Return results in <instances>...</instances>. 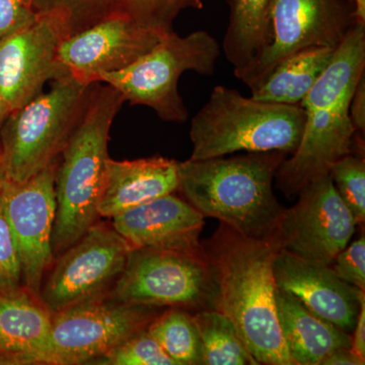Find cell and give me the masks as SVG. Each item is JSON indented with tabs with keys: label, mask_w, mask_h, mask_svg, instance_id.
I'll list each match as a JSON object with an SVG mask.
<instances>
[{
	"label": "cell",
	"mask_w": 365,
	"mask_h": 365,
	"mask_svg": "<svg viewBox=\"0 0 365 365\" xmlns=\"http://www.w3.org/2000/svg\"><path fill=\"white\" fill-rule=\"evenodd\" d=\"M202 246L217 283L216 309L232 322L252 356L259 364L295 365L276 307L274 263L284 249L279 228L268 237H250L220 222Z\"/></svg>",
	"instance_id": "1"
},
{
	"label": "cell",
	"mask_w": 365,
	"mask_h": 365,
	"mask_svg": "<svg viewBox=\"0 0 365 365\" xmlns=\"http://www.w3.org/2000/svg\"><path fill=\"white\" fill-rule=\"evenodd\" d=\"M364 71L365 23L359 21L300 103L304 113L302 139L275 177L276 186L287 198L299 195L309 182L328 175L334 163L352 153L356 131L350 102Z\"/></svg>",
	"instance_id": "2"
},
{
	"label": "cell",
	"mask_w": 365,
	"mask_h": 365,
	"mask_svg": "<svg viewBox=\"0 0 365 365\" xmlns=\"http://www.w3.org/2000/svg\"><path fill=\"white\" fill-rule=\"evenodd\" d=\"M287 155L268 151L179 163L178 191L204 216L240 235L268 237L279 228L284 215L273 182Z\"/></svg>",
	"instance_id": "3"
},
{
	"label": "cell",
	"mask_w": 365,
	"mask_h": 365,
	"mask_svg": "<svg viewBox=\"0 0 365 365\" xmlns=\"http://www.w3.org/2000/svg\"><path fill=\"white\" fill-rule=\"evenodd\" d=\"M100 83L91 86L83 111L62 150L61 163L57 168L53 255L71 248L98 217V202L110 158V130L125 102L116 88Z\"/></svg>",
	"instance_id": "4"
},
{
	"label": "cell",
	"mask_w": 365,
	"mask_h": 365,
	"mask_svg": "<svg viewBox=\"0 0 365 365\" xmlns=\"http://www.w3.org/2000/svg\"><path fill=\"white\" fill-rule=\"evenodd\" d=\"M304 125L300 105L260 102L217 86L192 119L193 151L189 160L227 157L242 151H281L292 155L302 139Z\"/></svg>",
	"instance_id": "5"
},
{
	"label": "cell",
	"mask_w": 365,
	"mask_h": 365,
	"mask_svg": "<svg viewBox=\"0 0 365 365\" xmlns=\"http://www.w3.org/2000/svg\"><path fill=\"white\" fill-rule=\"evenodd\" d=\"M0 126V165L9 181L23 182L57 160L85 108L91 86L71 76L52 81Z\"/></svg>",
	"instance_id": "6"
},
{
	"label": "cell",
	"mask_w": 365,
	"mask_h": 365,
	"mask_svg": "<svg viewBox=\"0 0 365 365\" xmlns=\"http://www.w3.org/2000/svg\"><path fill=\"white\" fill-rule=\"evenodd\" d=\"M220 55V44L205 31L185 37L173 31L135 63L101 76L100 83L116 88L125 102L150 107L163 121L184 123L189 113L178 90L180 78L186 71L212 76Z\"/></svg>",
	"instance_id": "7"
},
{
	"label": "cell",
	"mask_w": 365,
	"mask_h": 365,
	"mask_svg": "<svg viewBox=\"0 0 365 365\" xmlns=\"http://www.w3.org/2000/svg\"><path fill=\"white\" fill-rule=\"evenodd\" d=\"M111 297L135 306L179 307L195 313L217 309L218 288L205 256L133 248Z\"/></svg>",
	"instance_id": "8"
},
{
	"label": "cell",
	"mask_w": 365,
	"mask_h": 365,
	"mask_svg": "<svg viewBox=\"0 0 365 365\" xmlns=\"http://www.w3.org/2000/svg\"><path fill=\"white\" fill-rule=\"evenodd\" d=\"M359 21L353 0H269L260 52L248 66L235 69V76L251 90L294 53L336 49Z\"/></svg>",
	"instance_id": "9"
},
{
	"label": "cell",
	"mask_w": 365,
	"mask_h": 365,
	"mask_svg": "<svg viewBox=\"0 0 365 365\" xmlns=\"http://www.w3.org/2000/svg\"><path fill=\"white\" fill-rule=\"evenodd\" d=\"M157 309L102 297L52 314L47 345L33 364H93L148 328L158 314Z\"/></svg>",
	"instance_id": "10"
},
{
	"label": "cell",
	"mask_w": 365,
	"mask_h": 365,
	"mask_svg": "<svg viewBox=\"0 0 365 365\" xmlns=\"http://www.w3.org/2000/svg\"><path fill=\"white\" fill-rule=\"evenodd\" d=\"M131 249L113 227L95 223L63 252L41 287V302L55 314L102 297L121 275Z\"/></svg>",
	"instance_id": "11"
},
{
	"label": "cell",
	"mask_w": 365,
	"mask_h": 365,
	"mask_svg": "<svg viewBox=\"0 0 365 365\" xmlns=\"http://www.w3.org/2000/svg\"><path fill=\"white\" fill-rule=\"evenodd\" d=\"M58 160L23 182L6 180L0 190V211L13 235L21 271L23 287L40 299L46 271L52 263V232L56 216V178Z\"/></svg>",
	"instance_id": "12"
},
{
	"label": "cell",
	"mask_w": 365,
	"mask_h": 365,
	"mask_svg": "<svg viewBox=\"0 0 365 365\" xmlns=\"http://www.w3.org/2000/svg\"><path fill=\"white\" fill-rule=\"evenodd\" d=\"M68 36L66 16L50 11L0 40V97L9 115L42 93L47 81L68 76L58 61Z\"/></svg>",
	"instance_id": "13"
},
{
	"label": "cell",
	"mask_w": 365,
	"mask_h": 365,
	"mask_svg": "<svg viewBox=\"0 0 365 365\" xmlns=\"http://www.w3.org/2000/svg\"><path fill=\"white\" fill-rule=\"evenodd\" d=\"M279 225L284 250L322 265H332L349 244L356 222L334 186L330 175L306 185Z\"/></svg>",
	"instance_id": "14"
},
{
	"label": "cell",
	"mask_w": 365,
	"mask_h": 365,
	"mask_svg": "<svg viewBox=\"0 0 365 365\" xmlns=\"http://www.w3.org/2000/svg\"><path fill=\"white\" fill-rule=\"evenodd\" d=\"M165 35L127 19L101 21L62 41L59 64L68 76L93 85L100 83L103 74L123 71L135 63Z\"/></svg>",
	"instance_id": "15"
},
{
	"label": "cell",
	"mask_w": 365,
	"mask_h": 365,
	"mask_svg": "<svg viewBox=\"0 0 365 365\" xmlns=\"http://www.w3.org/2000/svg\"><path fill=\"white\" fill-rule=\"evenodd\" d=\"M204 217L186 199L170 193L114 216L112 227L132 249L204 256L200 242Z\"/></svg>",
	"instance_id": "16"
},
{
	"label": "cell",
	"mask_w": 365,
	"mask_h": 365,
	"mask_svg": "<svg viewBox=\"0 0 365 365\" xmlns=\"http://www.w3.org/2000/svg\"><path fill=\"white\" fill-rule=\"evenodd\" d=\"M277 288L319 318L351 334L364 290L340 279L332 267L304 260L283 249L274 263Z\"/></svg>",
	"instance_id": "17"
},
{
	"label": "cell",
	"mask_w": 365,
	"mask_h": 365,
	"mask_svg": "<svg viewBox=\"0 0 365 365\" xmlns=\"http://www.w3.org/2000/svg\"><path fill=\"white\" fill-rule=\"evenodd\" d=\"M33 4L36 13L63 14L69 36L117 18L168 34L174 31L175 21L182 11L203 9V0H33Z\"/></svg>",
	"instance_id": "18"
},
{
	"label": "cell",
	"mask_w": 365,
	"mask_h": 365,
	"mask_svg": "<svg viewBox=\"0 0 365 365\" xmlns=\"http://www.w3.org/2000/svg\"><path fill=\"white\" fill-rule=\"evenodd\" d=\"M179 188V163L157 157L134 160L109 158L98 202V216L114 217L128 209L175 193Z\"/></svg>",
	"instance_id": "19"
},
{
	"label": "cell",
	"mask_w": 365,
	"mask_h": 365,
	"mask_svg": "<svg viewBox=\"0 0 365 365\" xmlns=\"http://www.w3.org/2000/svg\"><path fill=\"white\" fill-rule=\"evenodd\" d=\"M52 313L25 288L0 294V365L33 364L49 339Z\"/></svg>",
	"instance_id": "20"
},
{
	"label": "cell",
	"mask_w": 365,
	"mask_h": 365,
	"mask_svg": "<svg viewBox=\"0 0 365 365\" xmlns=\"http://www.w3.org/2000/svg\"><path fill=\"white\" fill-rule=\"evenodd\" d=\"M281 334L295 365H321L335 350L351 348V335L311 313L292 294L277 288Z\"/></svg>",
	"instance_id": "21"
},
{
	"label": "cell",
	"mask_w": 365,
	"mask_h": 365,
	"mask_svg": "<svg viewBox=\"0 0 365 365\" xmlns=\"http://www.w3.org/2000/svg\"><path fill=\"white\" fill-rule=\"evenodd\" d=\"M336 49L312 47L281 60L258 86L251 97L271 104L300 105L333 58Z\"/></svg>",
	"instance_id": "22"
},
{
	"label": "cell",
	"mask_w": 365,
	"mask_h": 365,
	"mask_svg": "<svg viewBox=\"0 0 365 365\" xmlns=\"http://www.w3.org/2000/svg\"><path fill=\"white\" fill-rule=\"evenodd\" d=\"M230 21L223 53L235 69L251 63L263 46L269 0H228Z\"/></svg>",
	"instance_id": "23"
},
{
	"label": "cell",
	"mask_w": 365,
	"mask_h": 365,
	"mask_svg": "<svg viewBox=\"0 0 365 365\" xmlns=\"http://www.w3.org/2000/svg\"><path fill=\"white\" fill-rule=\"evenodd\" d=\"M199 341L201 365H258L227 316L217 309L192 314Z\"/></svg>",
	"instance_id": "24"
},
{
	"label": "cell",
	"mask_w": 365,
	"mask_h": 365,
	"mask_svg": "<svg viewBox=\"0 0 365 365\" xmlns=\"http://www.w3.org/2000/svg\"><path fill=\"white\" fill-rule=\"evenodd\" d=\"M176 365H201L200 341L192 314L172 307L146 328Z\"/></svg>",
	"instance_id": "25"
},
{
	"label": "cell",
	"mask_w": 365,
	"mask_h": 365,
	"mask_svg": "<svg viewBox=\"0 0 365 365\" xmlns=\"http://www.w3.org/2000/svg\"><path fill=\"white\" fill-rule=\"evenodd\" d=\"M329 175L357 225L365 222V162L349 153L334 163Z\"/></svg>",
	"instance_id": "26"
},
{
	"label": "cell",
	"mask_w": 365,
	"mask_h": 365,
	"mask_svg": "<svg viewBox=\"0 0 365 365\" xmlns=\"http://www.w3.org/2000/svg\"><path fill=\"white\" fill-rule=\"evenodd\" d=\"M104 365H176L146 329L93 362Z\"/></svg>",
	"instance_id": "27"
},
{
	"label": "cell",
	"mask_w": 365,
	"mask_h": 365,
	"mask_svg": "<svg viewBox=\"0 0 365 365\" xmlns=\"http://www.w3.org/2000/svg\"><path fill=\"white\" fill-rule=\"evenodd\" d=\"M23 287V271L16 242L0 211V294H11Z\"/></svg>",
	"instance_id": "28"
},
{
	"label": "cell",
	"mask_w": 365,
	"mask_h": 365,
	"mask_svg": "<svg viewBox=\"0 0 365 365\" xmlns=\"http://www.w3.org/2000/svg\"><path fill=\"white\" fill-rule=\"evenodd\" d=\"M336 275L360 290H365V240L364 235L347 245L333 261Z\"/></svg>",
	"instance_id": "29"
},
{
	"label": "cell",
	"mask_w": 365,
	"mask_h": 365,
	"mask_svg": "<svg viewBox=\"0 0 365 365\" xmlns=\"http://www.w3.org/2000/svg\"><path fill=\"white\" fill-rule=\"evenodd\" d=\"M37 16L33 0H0V40L31 25Z\"/></svg>",
	"instance_id": "30"
},
{
	"label": "cell",
	"mask_w": 365,
	"mask_h": 365,
	"mask_svg": "<svg viewBox=\"0 0 365 365\" xmlns=\"http://www.w3.org/2000/svg\"><path fill=\"white\" fill-rule=\"evenodd\" d=\"M350 119H351L355 131L364 134L365 132V73L360 78L355 86L349 107Z\"/></svg>",
	"instance_id": "31"
},
{
	"label": "cell",
	"mask_w": 365,
	"mask_h": 365,
	"mask_svg": "<svg viewBox=\"0 0 365 365\" xmlns=\"http://www.w3.org/2000/svg\"><path fill=\"white\" fill-rule=\"evenodd\" d=\"M351 336V350L365 360V297L361 299L359 316Z\"/></svg>",
	"instance_id": "32"
},
{
	"label": "cell",
	"mask_w": 365,
	"mask_h": 365,
	"mask_svg": "<svg viewBox=\"0 0 365 365\" xmlns=\"http://www.w3.org/2000/svg\"><path fill=\"white\" fill-rule=\"evenodd\" d=\"M365 360L352 351L351 348L335 350L322 361L321 365H364Z\"/></svg>",
	"instance_id": "33"
},
{
	"label": "cell",
	"mask_w": 365,
	"mask_h": 365,
	"mask_svg": "<svg viewBox=\"0 0 365 365\" xmlns=\"http://www.w3.org/2000/svg\"><path fill=\"white\" fill-rule=\"evenodd\" d=\"M356 7L357 18L361 23H365V0H353Z\"/></svg>",
	"instance_id": "34"
},
{
	"label": "cell",
	"mask_w": 365,
	"mask_h": 365,
	"mask_svg": "<svg viewBox=\"0 0 365 365\" xmlns=\"http://www.w3.org/2000/svg\"><path fill=\"white\" fill-rule=\"evenodd\" d=\"M9 116L6 107H4V102H2L1 97H0V126H1L2 122L4 119Z\"/></svg>",
	"instance_id": "35"
},
{
	"label": "cell",
	"mask_w": 365,
	"mask_h": 365,
	"mask_svg": "<svg viewBox=\"0 0 365 365\" xmlns=\"http://www.w3.org/2000/svg\"><path fill=\"white\" fill-rule=\"evenodd\" d=\"M6 176H4V170L1 169V165H0V190H1L2 185H4V181H6Z\"/></svg>",
	"instance_id": "36"
}]
</instances>
